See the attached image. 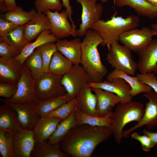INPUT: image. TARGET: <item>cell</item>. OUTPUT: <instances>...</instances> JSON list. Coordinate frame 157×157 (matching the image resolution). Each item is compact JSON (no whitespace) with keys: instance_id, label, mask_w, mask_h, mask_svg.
Instances as JSON below:
<instances>
[{"instance_id":"obj_1","label":"cell","mask_w":157,"mask_h":157,"mask_svg":"<svg viewBox=\"0 0 157 157\" xmlns=\"http://www.w3.org/2000/svg\"><path fill=\"white\" fill-rule=\"evenodd\" d=\"M112 134L110 127L77 125L63 139L60 147L71 156L91 157L97 146Z\"/></svg>"},{"instance_id":"obj_2","label":"cell","mask_w":157,"mask_h":157,"mask_svg":"<svg viewBox=\"0 0 157 157\" xmlns=\"http://www.w3.org/2000/svg\"><path fill=\"white\" fill-rule=\"evenodd\" d=\"M81 43V64L90 76L92 82L99 83L106 76L108 70L102 63L98 47L103 42L99 35L94 31L88 30Z\"/></svg>"},{"instance_id":"obj_3","label":"cell","mask_w":157,"mask_h":157,"mask_svg":"<svg viewBox=\"0 0 157 157\" xmlns=\"http://www.w3.org/2000/svg\"><path fill=\"white\" fill-rule=\"evenodd\" d=\"M139 18L130 15L126 18L116 16L115 13L107 21L100 19L96 22L91 29L96 31L103 40L101 45H106L108 50L111 45L119 43L121 35L127 31L137 28Z\"/></svg>"},{"instance_id":"obj_4","label":"cell","mask_w":157,"mask_h":157,"mask_svg":"<svg viewBox=\"0 0 157 157\" xmlns=\"http://www.w3.org/2000/svg\"><path fill=\"white\" fill-rule=\"evenodd\" d=\"M145 108L143 104L137 101L126 103H119L110 115L112 122L110 126L112 134L118 144L122 141L123 130L130 122H139L142 118Z\"/></svg>"},{"instance_id":"obj_5","label":"cell","mask_w":157,"mask_h":157,"mask_svg":"<svg viewBox=\"0 0 157 157\" xmlns=\"http://www.w3.org/2000/svg\"><path fill=\"white\" fill-rule=\"evenodd\" d=\"M106 60L113 67L134 76L138 69L137 63L134 61L131 51L119 43L111 46L107 54Z\"/></svg>"},{"instance_id":"obj_6","label":"cell","mask_w":157,"mask_h":157,"mask_svg":"<svg viewBox=\"0 0 157 157\" xmlns=\"http://www.w3.org/2000/svg\"><path fill=\"white\" fill-rule=\"evenodd\" d=\"M62 76L49 72L44 73L35 81L36 94L39 101L64 95L67 93L61 82Z\"/></svg>"},{"instance_id":"obj_7","label":"cell","mask_w":157,"mask_h":157,"mask_svg":"<svg viewBox=\"0 0 157 157\" xmlns=\"http://www.w3.org/2000/svg\"><path fill=\"white\" fill-rule=\"evenodd\" d=\"M35 81L29 70L24 64L22 74L17 83V89L15 94L10 99L1 100L3 103H37L39 100L36 94Z\"/></svg>"},{"instance_id":"obj_8","label":"cell","mask_w":157,"mask_h":157,"mask_svg":"<svg viewBox=\"0 0 157 157\" xmlns=\"http://www.w3.org/2000/svg\"><path fill=\"white\" fill-rule=\"evenodd\" d=\"M61 82L67 94L75 98L82 88L92 81L82 65L79 64L73 65L71 69L62 76Z\"/></svg>"},{"instance_id":"obj_9","label":"cell","mask_w":157,"mask_h":157,"mask_svg":"<svg viewBox=\"0 0 157 157\" xmlns=\"http://www.w3.org/2000/svg\"><path fill=\"white\" fill-rule=\"evenodd\" d=\"M97 0H76L82 7L81 23L77 35L84 37L87 31L91 29L94 24L101 19L104 8L101 4L97 2Z\"/></svg>"},{"instance_id":"obj_10","label":"cell","mask_w":157,"mask_h":157,"mask_svg":"<svg viewBox=\"0 0 157 157\" xmlns=\"http://www.w3.org/2000/svg\"><path fill=\"white\" fill-rule=\"evenodd\" d=\"M153 36L151 28L144 26L125 32L121 35L119 40L131 51L138 52L151 42Z\"/></svg>"},{"instance_id":"obj_11","label":"cell","mask_w":157,"mask_h":157,"mask_svg":"<svg viewBox=\"0 0 157 157\" xmlns=\"http://www.w3.org/2000/svg\"><path fill=\"white\" fill-rule=\"evenodd\" d=\"M143 95L148 100L145 104L143 116L136 125L123 131L122 138H129L132 131L143 126L152 129L157 126V93L151 91L144 93Z\"/></svg>"},{"instance_id":"obj_12","label":"cell","mask_w":157,"mask_h":157,"mask_svg":"<svg viewBox=\"0 0 157 157\" xmlns=\"http://www.w3.org/2000/svg\"><path fill=\"white\" fill-rule=\"evenodd\" d=\"M44 13L49 19L50 24V31L58 39H61L70 35L77 36L76 33L69 22L68 15L66 10L61 12L58 11L53 12L48 10Z\"/></svg>"},{"instance_id":"obj_13","label":"cell","mask_w":157,"mask_h":157,"mask_svg":"<svg viewBox=\"0 0 157 157\" xmlns=\"http://www.w3.org/2000/svg\"><path fill=\"white\" fill-rule=\"evenodd\" d=\"M6 103L15 112L22 128L33 130L40 118L37 109V103Z\"/></svg>"},{"instance_id":"obj_14","label":"cell","mask_w":157,"mask_h":157,"mask_svg":"<svg viewBox=\"0 0 157 157\" xmlns=\"http://www.w3.org/2000/svg\"><path fill=\"white\" fill-rule=\"evenodd\" d=\"M12 135L15 157H30L36 142L33 131L22 128Z\"/></svg>"},{"instance_id":"obj_15","label":"cell","mask_w":157,"mask_h":157,"mask_svg":"<svg viewBox=\"0 0 157 157\" xmlns=\"http://www.w3.org/2000/svg\"><path fill=\"white\" fill-rule=\"evenodd\" d=\"M89 84L92 88H100L117 94L120 98L121 103H128L132 101L133 98L130 94L131 87L122 78H116L111 82L106 80L99 83L92 82Z\"/></svg>"},{"instance_id":"obj_16","label":"cell","mask_w":157,"mask_h":157,"mask_svg":"<svg viewBox=\"0 0 157 157\" xmlns=\"http://www.w3.org/2000/svg\"><path fill=\"white\" fill-rule=\"evenodd\" d=\"M138 55L139 58L137 66L140 73H157V38L138 52Z\"/></svg>"},{"instance_id":"obj_17","label":"cell","mask_w":157,"mask_h":157,"mask_svg":"<svg viewBox=\"0 0 157 157\" xmlns=\"http://www.w3.org/2000/svg\"><path fill=\"white\" fill-rule=\"evenodd\" d=\"M95 94L97 103L96 115L99 117L110 116L113 108L120 103V99L117 94L103 89L92 88Z\"/></svg>"},{"instance_id":"obj_18","label":"cell","mask_w":157,"mask_h":157,"mask_svg":"<svg viewBox=\"0 0 157 157\" xmlns=\"http://www.w3.org/2000/svg\"><path fill=\"white\" fill-rule=\"evenodd\" d=\"M22 70L23 65L16 59L0 58V82L17 84Z\"/></svg>"},{"instance_id":"obj_19","label":"cell","mask_w":157,"mask_h":157,"mask_svg":"<svg viewBox=\"0 0 157 157\" xmlns=\"http://www.w3.org/2000/svg\"><path fill=\"white\" fill-rule=\"evenodd\" d=\"M89 84L84 85L77 94L75 110L96 115L97 99Z\"/></svg>"},{"instance_id":"obj_20","label":"cell","mask_w":157,"mask_h":157,"mask_svg":"<svg viewBox=\"0 0 157 157\" xmlns=\"http://www.w3.org/2000/svg\"><path fill=\"white\" fill-rule=\"evenodd\" d=\"M82 41L79 38L69 40L58 39L56 42L57 50L74 65L81 64V58Z\"/></svg>"},{"instance_id":"obj_21","label":"cell","mask_w":157,"mask_h":157,"mask_svg":"<svg viewBox=\"0 0 157 157\" xmlns=\"http://www.w3.org/2000/svg\"><path fill=\"white\" fill-rule=\"evenodd\" d=\"M50 24L48 17L44 13L37 12L32 18L24 25V33L28 42L37 38L42 31L49 30Z\"/></svg>"},{"instance_id":"obj_22","label":"cell","mask_w":157,"mask_h":157,"mask_svg":"<svg viewBox=\"0 0 157 157\" xmlns=\"http://www.w3.org/2000/svg\"><path fill=\"white\" fill-rule=\"evenodd\" d=\"M120 78L125 80L130 86V94L132 98L142 93L152 91V88L148 85L141 83L136 76H132L122 71L115 69L107 75L106 81L111 82L114 79Z\"/></svg>"},{"instance_id":"obj_23","label":"cell","mask_w":157,"mask_h":157,"mask_svg":"<svg viewBox=\"0 0 157 157\" xmlns=\"http://www.w3.org/2000/svg\"><path fill=\"white\" fill-rule=\"evenodd\" d=\"M114 3L119 7H130L139 15L151 19L157 17V7L152 5L147 0H114Z\"/></svg>"},{"instance_id":"obj_24","label":"cell","mask_w":157,"mask_h":157,"mask_svg":"<svg viewBox=\"0 0 157 157\" xmlns=\"http://www.w3.org/2000/svg\"><path fill=\"white\" fill-rule=\"evenodd\" d=\"M62 120L56 117H41L33 130L36 142L48 140Z\"/></svg>"},{"instance_id":"obj_25","label":"cell","mask_w":157,"mask_h":157,"mask_svg":"<svg viewBox=\"0 0 157 157\" xmlns=\"http://www.w3.org/2000/svg\"><path fill=\"white\" fill-rule=\"evenodd\" d=\"M22 128L16 113L8 104L4 103L0 106V130L12 133Z\"/></svg>"},{"instance_id":"obj_26","label":"cell","mask_w":157,"mask_h":157,"mask_svg":"<svg viewBox=\"0 0 157 157\" xmlns=\"http://www.w3.org/2000/svg\"><path fill=\"white\" fill-rule=\"evenodd\" d=\"M58 40L49 30H45L39 34L34 41L28 43L15 58L23 65L26 58L38 47L47 42H56Z\"/></svg>"},{"instance_id":"obj_27","label":"cell","mask_w":157,"mask_h":157,"mask_svg":"<svg viewBox=\"0 0 157 157\" xmlns=\"http://www.w3.org/2000/svg\"><path fill=\"white\" fill-rule=\"evenodd\" d=\"M32 157H69L62 150L60 143L36 142L32 151Z\"/></svg>"},{"instance_id":"obj_28","label":"cell","mask_w":157,"mask_h":157,"mask_svg":"<svg viewBox=\"0 0 157 157\" xmlns=\"http://www.w3.org/2000/svg\"><path fill=\"white\" fill-rule=\"evenodd\" d=\"M73 98L67 93L64 95L39 101L37 103V107L40 118L45 117L48 113Z\"/></svg>"},{"instance_id":"obj_29","label":"cell","mask_w":157,"mask_h":157,"mask_svg":"<svg viewBox=\"0 0 157 157\" xmlns=\"http://www.w3.org/2000/svg\"><path fill=\"white\" fill-rule=\"evenodd\" d=\"M73 65L57 50L52 57L49 67V72L55 75L63 76L71 69Z\"/></svg>"},{"instance_id":"obj_30","label":"cell","mask_w":157,"mask_h":157,"mask_svg":"<svg viewBox=\"0 0 157 157\" xmlns=\"http://www.w3.org/2000/svg\"><path fill=\"white\" fill-rule=\"evenodd\" d=\"M74 111L67 118L59 123L54 132L48 139V143H60L70 131L77 125Z\"/></svg>"},{"instance_id":"obj_31","label":"cell","mask_w":157,"mask_h":157,"mask_svg":"<svg viewBox=\"0 0 157 157\" xmlns=\"http://www.w3.org/2000/svg\"><path fill=\"white\" fill-rule=\"evenodd\" d=\"M77 125L87 124L93 126L110 127L112 122L110 116L99 117L74 110Z\"/></svg>"},{"instance_id":"obj_32","label":"cell","mask_w":157,"mask_h":157,"mask_svg":"<svg viewBox=\"0 0 157 157\" xmlns=\"http://www.w3.org/2000/svg\"><path fill=\"white\" fill-rule=\"evenodd\" d=\"M37 12L33 9L27 12L21 7L17 6L15 9L8 11L4 17L6 19L16 25H24L32 18Z\"/></svg>"},{"instance_id":"obj_33","label":"cell","mask_w":157,"mask_h":157,"mask_svg":"<svg viewBox=\"0 0 157 157\" xmlns=\"http://www.w3.org/2000/svg\"><path fill=\"white\" fill-rule=\"evenodd\" d=\"M24 64L36 80L43 74V63L39 50L36 49L26 59Z\"/></svg>"},{"instance_id":"obj_34","label":"cell","mask_w":157,"mask_h":157,"mask_svg":"<svg viewBox=\"0 0 157 157\" xmlns=\"http://www.w3.org/2000/svg\"><path fill=\"white\" fill-rule=\"evenodd\" d=\"M24 25H19L1 39L8 43L22 49L28 43L24 33Z\"/></svg>"},{"instance_id":"obj_35","label":"cell","mask_w":157,"mask_h":157,"mask_svg":"<svg viewBox=\"0 0 157 157\" xmlns=\"http://www.w3.org/2000/svg\"><path fill=\"white\" fill-rule=\"evenodd\" d=\"M0 153L2 157H15L12 133L0 130Z\"/></svg>"},{"instance_id":"obj_36","label":"cell","mask_w":157,"mask_h":157,"mask_svg":"<svg viewBox=\"0 0 157 157\" xmlns=\"http://www.w3.org/2000/svg\"><path fill=\"white\" fill-rule=\"evenodd\" d=\"M40 51L43 63V74L49 72V67L52 57L57 51L56 43L49 42L43 44L37 48Z\"/></svg>"},{"instance_id":"obj_37","label":"cell","mask_w":157,"mask_h":157,"mask_svg":"<svg viewBox=\"0 0 157 157\" xmlns=\"http://www.w3.org/2000/svg\"><path fill=\"white\" fill-rule=\"evenodd\" d=\"M76 98L70 100L48 113L45 117H56L63 120L67 118L74 110Z\"/></svg>"},{"instance_id":"obj_38","label":"cell","mask_w":157,"mask_h":157,"mask_svg":"<svg viewBox=\"0 0 157 157\" xmlns=\"http://www.w3.org/2000/svg\"><path fill=\"white\" fill-rule=\"evenodd\" d=\"M60 0H36L34 7L37 12L44 13L46 10H60L63 7Z\"/></svg>"},{"instance_id":"obj_39","label":"cell","mask_w":157,"mask_h":157,"mask_svg":"<svg viewBox=\"0 0 157 157\" xmlns=\"http://www.w3.org/2000/svg\"><path fill=\"white\" fill-rule=\"evenodd\" d=\"M22 50L0 38V57L7 59L15 58L19 55Z\"/></svg>"},{"instance_id":"obj_40","label":"cell","mask_w":157,"mask_h":157,"mask_svg":"<svg viewBox=\"0 0 157 157\" xmlns=\"http://www.w3.org/2000/svg\"><path fill=\"white\" fill-rule=\"evenodd\" d=\"M136 76L141 83L148 85L157 93V80L155 74L152 72L140 73L137 74Z\"/></svg>"},{"instance_id":"obj_41","label":"cell","mask_w":157,"mask_h":157,"mask_svg":"<svg viewBox=\"0 0 157 157\" xmlns=\"http://www.w3.org/2000/svg\"><path fill=\"white\" fill-rule=\"evenodd\" d=\"M17 89V84L0 82V96L10 99L15 95Z\"/></svg>"},{"instance_id":"obj_42","label":"cell","mask_w":157,"mask_h":157,"mask_svg":"<svg viewBox=\"0 0 157 157\" xmlns=\"http://www.w3.org/2000/svg\"><path fill=\"white\" fill-rule=\"evenodd\" d=\"M131 137L132 139L138 140L140 143L142 149L144 151H149L152 148L151 139L146 135H140L134 132L132 133Z\"/></svg>"},{"instance_id":"obj_43","label":"cell","mask_w":157,"mask_h":157,"mask_svg":"<svg viewBox=\"0 0 157 157\" xmlns=\"http://www.w3.org/2000/svg\"><path fill=\"white\" fill-rule=\"evenodd\" d=\"M19 26L15 25L1 16L0 19V38H3Z\"/></svg>"},{"instance_id":"obj_44","label":"cell","mask_w":157,"mask_h":157,"mask_svg":"<svg viewBox=\"0 0 157 157\" xmlns=\"http://www.w3.org/2000/svg\"><path fill=\"white\" fill-rule=\"evenodd\" d=\"M63 6L66 9L68 15V19L71 22V24L74 31L76 32V26L72 18L73 10L70 4L69 0H61Z\"/></svg>"},{"instance_id":"obj_45","label":"cell","mask_w":157,"mask_h":157,"mask_svg":"<svg viewBox=\"0 0 157 157\" xmlns=\"http://www.w3.org/2000/svg\"><path fill=\"white\" fill-rule=\"evenodd\" d=\"M143 134L148 136L151 139L152 148L157 144V132H154L144 129L143 131Z\"/></svg>"},{"instance_id":"obj_46","label":"cell","mask_w":157,"mask_h":157,"mask_svg":"<svg viewBox=\"0 0 157 157\" xmlns=\"http://www.w3.org/2000/svg\"><path fill=\"white\" fill-rule=\"evenodd\" d=\"M7 10L10 11L15 9L17 6L16 5L15 0H4Z\"/></svg>"},{"instance_id":"obj_47","label":"cell","mask_w":157,"mask_h":157,"mask_svg":"<svg viewBox=\"0 0 157 157\" xmlns=\"http://www.w3.org/2000/svg\"><path fill=\"white\" fill-rule=\"evenodd\" d=\"M150 26L153 36L157 35V23L151 24Z\"/></svg>"},{"instance_id":"obj_48","label":"cell","mask_w":157,"mask_h":157,"mask_svg":"<svg viewBox=\"0 0 157 157\" xmlns=\"http://www.w3.org/2000/svg\"><path fill=\"white\" fill-rule=\"evenodd\" d=\"M152 5L157 7V0H147Z\"/></svg>"},{"instance_id":"obj_49","label":"cell","mask_w":157,"mask_h":157,"mask_svg":"<svg viewBox=\"0 0 157 157\" xmlns=\"http://www.w3.org/2000/svg\"><path fill=\"white\" fill-rule=\"evenodd\" d=\"M100 0L102 3H105L107 2L109 0Z\"/></svg>"},{"instance_id":"obj_50","label":"cell","mask_w":157,"mask_h":157,"mask_svg":"<svg viewBox=\"0 0 157 157\" xmlns=\"http://www.w3.org/2000/svg\"><path fill=\"white\" fill-rule=\"evenodd\" d=\"M156 78L157 80V76H156Z\"/></svg>"},{"instance_id":"obj_51","label":"cell","mask_w":157,"mask_h":157,"mask_svg":"<svg viewBox=\"0 0 157 157\" xmlns=\"http://www.w3.org/2000/svg\"></svg>"}]
</instances>
